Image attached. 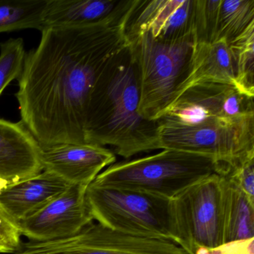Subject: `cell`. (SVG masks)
Instances as JSON below:
<instances>
[{
	"label": "cell",
	"instance_id": "cell-1",
	"mask_svg": "<svg viewBox=\"0 0 254 254\" xmlns=\"http://www.w3.org/2000/svg\"><path fill=\"white\" fill-rule=\"evenodd\" d=\"M139 0H121L111 17L82 27L46 28L26 55L16 93L21 123L41 147L84 144L90 94L110 58L127 41Z\"/></svg>",
	"mask_w": 254,
	"mask_h": 254
},
{
	"label": "cell",
	"instance_id": "cell-2",
	"mask_svg": "<svg viewBox=\"0 0 254 254\" xmlns=\"http://www.w3.org/2000/svg\"><path fill=\"white\" fill-rule=\"evenodd\" d=\"M139 69L127 40L110 58L92 90L84 126L86 143L109 145L126 159L161 149L158 123L139 114Z\"/></svg>",
	"mask_w": 254,
	"mask_h": 254
},
{
	"label": "cell",
	"instance_id": "cell-3",
	"mask_svg": "<svg viewBox=\"0 0 254 254\" xmlns=\"http://www.w3.org/2000/svg\"><path fill=\"white\" fill-rule=\"evenodd\" d=\"M213 174L224 175L225 171L212 157L163 149L152 155L114 163L90 184L146 191L172 199Z\"/></svg>",
	"mask_w": 254,
	"mask_h": 254
},
{
	"label": "cell",
	"instance_id": "cell-4",
	"mask_svg": "<svg viewBox=\"0 0 254 254\" xmlns=\"http://www.w3.org/2000/svg\"><path fill=\"white\" fill-rule=\"evenodd\" d=\"M86 201L93 219L111 230L175 243L172 199L146 191L90 184Z\"/></svg>",
	"mask_w": 254,
	"mask_h": 254
},
{
	"label": "cell",
	"instance_id": "cell-5",
	"mask_svg": "<svg viewBox=\"0 0 254 254\" xmlns=\"http://www.w3.org/2000/svg\"><path fill=\"white\" fill-rule=\"evenodd\" d=\"M161 149H173L212 157L225 175L254 157V117L210 119L186 126L168 119L157 120Z\"/></svg>",
	"mask_w": 254,
	"mask_h": 254
},
{
	"label": "cell",
	"instance_id": "cell-6",
	"mask_svg": "<svg viewBox=\"0 0 254 254\" xmlns=\"http://www.w3.org/2000/svg\"><path fill=\"white\" fill-rule=\"evenodd\" d=\"M137 64L139 75V113L157 121L173 101L177 87L188 69L193 41L178 42L154 39L149 32L127 36Z\"/></svg>",
	"mask_w": 254,
	"mask_h": 254
},
{
	"label": "cell",
	"instance_id": "cell-7",
	"mask_svg": "<svg viewBox=\"0 0 254 254\" xmlns=\"http://www.w3.org/2000/svg\"><path fill=\"white\" fill-rule=\"evenodd\" d=\"M222 175L213 174L172 199L175 242L188 254L224 245Z\"/></svg>",
	"mask_w": 254,
	"mask_h": 254
},
{
	"label": "cell",
	"instance_id": "cell-8",
	"mask_svg": "<svg viewBox=\"0 0 254 254\" xmlns=\"http://www.w3.org/2000/svg\"><path fill=\"white\" fill-rule=\"evenodd\" d=\"M16 254H188L170 241L126 234L90 223L62 239L20 245Z\"/></svg>",
	"mask_w": 254,
	"mask_h": 254
},
{
	"label": "cell",
	"instance_id": "cell-9",
	"mask_svg": "<svg viewBox=\"0 0 254 254\" xmlns=\"http://www.w3.org/2000/svg\"><path fill=\"white\" fill-rule=\"evenodd\" d=\"M191 126L210 119L254 117V97L236 86L223 83H204L186 90L166 108L159 119Z\"/></svg>",
	"mask_w": 254,
	"mask_h": 254
},
{
	"label": "cell",
	"instance_id": "cell-10",
	"mask_svg": "<svg viewBox=\"0 0 254 254\" xmlns=\"http://www.w3.org/2000/svg\"><path fill=\"white\" fill-rule=\"evenodd\" d=\"M87 187L71 185L33 215L19 221L21 235L34 242L72 236L93 219L86 201Z\"/></svg>",
	"mask_w": 254,
	"mask_h": 254
},
{
	"label": "cell",
	"instance_id": "cell-11",
	"mask_svg": "<svg viewBox=\"0 0 254 254\" xmlns=\"http://www.w3.org/2000/svg\"><path fill=\"white\" fill-rule=\"evenodd\" d=\"M43 171L53 172L71 185L88 187L96 177L116 162L105 147L93 144L62 143L41 146Z\"/></svg>",
	"mask_w": 254,
	"mask_h": 254
},
{
	"label": "cell",
	"instance_id": "cell-12",
	"mask_svg": "<svg viewBox=\"0 0 254 254\" xmlns=\"http://www.w3.org/2000/svg\"><path fill=\"white\" fill-rule=\"evenodd\" d=\"M41 145L24 125L0 119V190L41 173Z\"/></svg>",
	"mask_w": 254,
	"mask_h": 254
},
{
	"label": "cell",
	"instance_id": "cell-13",
	"mask_svg": "<svg viewBox=\"0 0 254 254\" xmlns=\"http://www.w3.org/2000/svg\"><path fill=\"white\" fill-rule=\"evenodd\" d=\"M71 184L53 172L41 173L0 190V204L17 223L42 209Z\"/></svg>",
	"mask_w": 254,
	"mask_h": 254
},
{
	"label": "cell",
	"instance_id": "cell-14",
	"mask_svg": "<svg viewBox=\"0 0 254 254\" xmlns=\"http://www.w3.org/2000/svg\"><path fill=\"white\" fill-rule=\"evenodd\" d=\"M204 83H223L236 86L233 53L225 40L212 43H193L188 69L177 87L172 103L190 87Z\"/></svg>",
	"mask_w": 254,
	"mask_h": 254
},
{
	"label": "cell",
	"instance_id": "cell-15",
	"mask_svg": "<svg viewBox=\"0 0 254 254\" xmlns=\"http://www.w3.org/2000/svg\"><path fill=\"white\" fill-rule=\"evenodd\" d=\"M120 2L117 0H48L43 17L44 29L97 24L111 17Z\"/></svg>",
	"mask_w": 254,
	"mask_h": 254
},
{
	"label": "cell",
	"instance_id": "cell-16",
	"mask_svg": "<svg viewBox=\"0 0 254 254\" xmlns=\"http://www.w3.org/2000/svg\"><path fill=\"white\" fill-rule=\"evenodd\" d=\"M224 245L254 239V200L222 175Z\"/></svg>",
	"mask_w": 254,
	"mask_h": 254
},
{
	"label": "cell",
	"instance_id": "cell-17",
	"mask_svg": "<svg viewBox=\"0 0 254 254\" xmlns=\"http://www.w3.org/2000/svg\"><path fill=\"white\" fill-rule=\"evenodd\" d=\"M48 0H0V33L21 29H44Z\"/></svg>",
	"mask_w": 254,
	"mask_h": 254
},
{
	"label": "cell",
	"instance_id": "cell-18",
	"mask_svg": "<svg viewBox=\"0 0 254 254\" xmlns=\"http://www.w3.org/2000/svg\"><path fill=\"white\" fill-rule=\"evenodd\" d=\"M236 70V86L245 94L254 96V22L231 42Z\"/></svg>",
	"mask_w": 254,
	"mask_h": 254
},
{
	"label": "cell",
	"instance_id": "cell-19",
	"mask_svg": "<svg viewBox=\"0 0 254 254\" xmlns=\"http://www.w3.org/2000/svg\"><path fill=\"white\" fill-rule=\"evenodd\" d=\"M254 22V0H221L218 41L230 44Z\"/></svg>",
	"mask_w": 254,
	"mask_h": 254
},
{
	"label": "cell",
	"instance_id": "cell-20",
	"mask_svg": "<svg viewBox=\"0 0 254 254\" xmlns=\"http://www.w3.org/2000/svg\"><path fill=\"white\" fill-rule=\"evenodd\" d=\"M221 0H193L191 37L193 43L218 41Z\"/></svg>",
	"mask_w": 254,
	"mask_h": 254
},
{
	"label": "cell",
	"instance_id": "cell-21",
	"mask_svg": "<svg viewBox=\"0 0 254 254\" xmlns=\"http://www.w3.org/2000/svg\"><path fill=\"white\" fill-rule=\"evenodd\" d=\"M26 53L21 38H11L0 45V96L5 87L20 78Z\"/></svg>",
	"mask_w": 254,
	"mask_h": 254
},
{
	"label": "cell",
	"instance_id": "cell-22",
	"mask_svg": "<svg viewBox=\"0 0 254 254\" xmlns=\"http://www.w3.org/2000/svg\"><path fill=\"white\" fill-rule=\"evenodd\" d=\"M192 9L193 0H182L154 39L169 43L178 42L187 38L192 39Z\"/></svg>",
	"mask_w": 254,
	"mask_h": 254
},
{
	"label": "cell",
	"instance_id": "cell-23",
	"mask_svg": "<svg viewBox=\"0 0 254 254\" xmlns=\"http://www.w3.org/2000/svg\"><path fill=\"white\" fill-rule=\"evenodd\" d=\"M254 200V157L242 162L226 175Z\"/></svg>",
	"mask_w": 254,
	"mask_h": 254
},
{
	"label": "cell",
	"instance_id": "cell-24",
	"mask_svg": "<svg viewBox=\"0 0 254 254\" xmlns=\"http://www.w3.org/2000/svg\"><path fill=\"white\" fill-rule=\"evenodd\" d=\"M21 236L18 223L10 217L0 204V237L6 241L17 251L21 245Z\"/></svg>",
	"mask_w": 254,
	"mask_h": 254
},
{
	"label": "cell",
	"instance_id": "cell-25",
	"mask_svg": "<svg viewBox=\"0 0 254 254\" xmlns=\"http://www.w3.org/2000/svg\"><path fill=\"white\" fill-rule=\"evenodd\" d=\"M254 239L225 244L218 248L202 251L199 254H254Z\"/></svg>",
	"mask_w": 254,
	"mask_h": 254
},
{
	"label": "cell",
	"instance_id": "cell-26",
	"mask_svg": "<svg viewBox=\"0 0 254 254\" xmlns=\"http://www.w3.org/2000/svg\"><path fill=\"white\" fill-rule=\"evenodd\" d=\"M17 250L9 243L0 237V254H11L15 253Z\"/></svg>",
	"mask_w": 254,
	"mask_h": 254
}]
</instances>
